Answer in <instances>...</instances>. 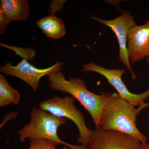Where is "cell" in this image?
<instances>
[{"instance_id": "obj_12", "label": "cell", "mask_w": 149, "mask_h": 149, "mask_svg": "<svg viewBox=\"0 0 149 149\" xmlns=\"http://www.w3.org/2000/svg\"><path fill=\"white\" fill-rule=\"evenodd\" d=\"M20 94L9 84L3 74H0V107L11 104H17L20 100Z\"/></svg>"}, {"instance_id": "obj_1", "label": "cell", "mask_w": 149, "mask_h": 149, "mask_svg": "<svg viewBox=\"0 0 149 149\" xmlns=\"http://www.w3.org/2000/svg\"><path fill=\"white\" fill-rule=\"evenodd\" d=\"M149 105V103H146L136 108L122 99L118 93H109L102 112L99 128L126 133L138 139L143 144L147 143L148 138L139 131L136 122L140 112Z\"/></svg>"}, {"instance_id": "obj_5", "label": "cell", "mask_w": 149, "mask_h": 149, "mask_svg": "<svg viewBox=\"0 0 149 149\" xmlns=\"http://www.w3.org/2000/svg\"><path fill=\"white\" fill-rule=\"evenodd\" d=\"M64 63L62 61H56L49 67L40 69L35 67L23 58L16 65L10 62L0 67V72L7 75L13 76L22 80L28 84L35 92L39 89V83L42 77L49 76L57 71L61 70Z\"/></svg>"}, {"instance_id": "obj_13", "label": "cell", "mask_w": 149, "mask_h": 149, "mask_svg": "<svg viewBox=\"0 0 149 149\" xmlns=\"http://www.w3.org/2000/svg\"><path fill=\"white\" fill-rule=\"evenodd\" d=\"M1 46L15 51L17 54L21 56L23 58H26L29 60H33L35 55V51L32 49L27 48L21 49V48L7 45L3 44H1Z\"/></svg>"}, {"instance_id": "obj_14", "label": "cell", "mask_w": 149, "mask_h": 149, "mask_svg": "<svg viewBox=\"0 0 149 149\" xmlns=\"http://www.w3.org/2000/svg\"><path fill=\"white\" fill-rule=\"evenodd\" d=\"M57 144L54 142L45 139H38L31 141L27 149H56Z\"/></svg>"}, {"instance_id": "obj_11", "label": "cell", "mask_w": 149, "mask_h": 149, "mask_svg": "<svg viewBox=\"0 0 149 149\" xmlns=\"http://www.w3.org/2000/svg\"><path fill=\"white\" fill-rule=\"evenodd\" d=\"M37 27L47 37L56 40L60 39L65 34L63 21L55 15H49L40 19L36 22Z\"/></svg>"}, {"instance_id": "obj_16", "label": "cell", "mask_w": 149, "mask_h": 149, "mask_svg": "<svg viewBox=\"0 0 149 149\" xmlns=\"http://www.w3.org/2000/svg\"><path fill=\"white\" fill-rule=\"evenodd\" d=\"M19 113V112L18 111H11L6 113L3 118L2 121L0 124V128L1 129L2 128L4 125L10 120L15 119Z\"/></svg>"}, {"instance_id": "obj_3", "label": "cell", "mask_w": 149, "mask_h": 149, "mask_svg": "<svg viewBox=\"0 0 149 149\" xmlns=\"http://www.w3.org/2000/svg\"><path fill=\"white\" fill-rule=\"evenodd\" d=\"M66 121L65 118L57 117L39 107H33L29 122L17 131L19 140L24 142L27 139L30 141L45 139L54 142L57 145L62 144L70 149H89L88 146L72 145L60 139L58 130Z\"/></svg>"}, {"instance_id": "obj_4", "label": "cell", "mask_w": 149, "mask_h": 149, "mask_svg": "<svg viewBox=\"0 0 149 149\" xmlns=\"http://www.w3.org/2000/svg\"><path fill=\"white\" fill-rule=\"evenodd\" d=\"M75 99L72 96H66L63 98L56 96L40 102L39 108L57 117L71 120L78 129L77 142L88 146L93 130H90L86 125L83 113L74 104Z\"/></svg>"}, {"instance_id": "obj_8", "label": "cell", "mask_w": 149, "mask_h": 149, "mask_svg": "<svg viewBox=\"0 0 149 149\" xmlns=\"http://www.w3.org/2000/svg\"><path fill=\"white\" fill-rule=\"evenodd\" d=\"M91 18L99 23L110 27L116 35L119 46V59L131 74V77L135 80L136 76L133 72L127 50V40L128 32L132 27L136 25L133 17L128 11L123 12L121 15L116 18L111 20H104L91 16Z\"/></svg>"}, {"instance_id": "obj_15", "label": "cell", "mask_w": 149, "mask_h": 149, "mask_svg": "<svg viewBox=\"0 0 149 149\" xmlns=\"http://www.w3.org/2000/svg\"><path fill=\"white\" fill-rule=\"evenodd\" d=\"M66 1H52L50 5L51 15H55L57 11L61 10L63 5Z\"/></svg>"}, {"instance_id": "obj_10", "label": "cell", "mask_w": 149, "mask_h": 149, "mask_svg": "<svg viewBox=\"0 0 149 149\" xmlns=\"http://www.w3.org/2000/svg\"><path fill=\"white\" fill-rule=\"evenodd\" d=\"M31 10L26 0H1L0 11L9 22L14 21H27Z\"/></svg>"}, {"instance_id": "obj_7", "label": "cell", "mask_w": 149, "mask_h": 149, "mask_svg": "<svg viewBox=\"0 0 149 149\" xmlns=\"http://www.w3.org/2000/svg\"><path fill=\"white\" fill-rule=\"evenodd\" d=\"M143 144L133 136L115 130H93L89 149H143Z\"/></svg>"}, {"instance_id": "obj_17", "label": "cell", "mask_w": 149, "mask_h": 149, "mask_svg": "<svg viewBox=\"0 0 149 149\" xmlns=\"http://www.w3.org/2000/svg\"><path fill=\"white\" fill-rule=\"evenodd\" d=\"M10 22L6 18L4 15L0 11V35H3L5 33Z\"/></svg>"}, {"instance_id": "obj_2", "label": "cell", "mask_w": 149, "mask_h": 149, "mask_svg": "<svg viewBox=\"0 0 149 149\" xmlns=\"http://www.w3.org/2000/svg\"><path fill=\"white\" fill-rule=\"evenodd\" d=\"M48 77L50 88L54 91L69 94L77 99L91 115L96 129H99L102 112L109 93L101 92L100 95L92 93L88 91L83 79L70 77L66 80L61 70Z\"/></svg>"}, {"instance_id": "obj_18", "label": "cell", "mask_w": 149, "mask_h": 149, "mask_svg": "<svg viewBox=\"0 0 149 149\" xmlns=\"http://www.w3.org/2000/svg\"><path fill=\"white\" fill-rule=\"evenodd\" d=\"M143 149H149V143L143 144Z\"/></svg>"}, {"instance_id": "obj_6", "label": "cell", "mask_w": 149, "mask_h": 149, "mask_svg": "<svg viewBox=\"0 0 149 149\" xmlns=\"http://www.w3.org/2000/svg\"><path fill=\"white\" fill-rule=\"evenodd\" d=\"M83 72L91 71L99 73L105 77L109 83L117 91L119 95L126 101L135 107L145 104V101L149 97V89L141 94H136L128 91L123 83L122 76L125 73V69H109L93 62L83 65Z\"/></svg>"}, {"instance_id": "obj_20", "label": "cell", "mask_w": 149, "mask_h": 149, "mask_svg": "<svg viewBox=\"0 0 149 149\" xmlns=\"http://www.w3.org/2000/svg\"><path fill=\"white\" fill-rule=\"evenodd\" d=\"M147 62L149 63V56L148 57H147Z\"/></svg>"}, {"instance_id": "obj_9", "label": "cell", "mask_w": 149, "mask_h": 149, "mask_svg": "<svg viewBox=\"0 0 149 149\" xmlns=\"http://www.w3.org/2000/svg\"><path fill=\"white\" fill-rule=\"evenodd\" d=\"M127 50L130 61L135 63L149 56V20L136 24L128 32Z\"/></svg>"}, {"instance_id": "obj_19", "label": "cell", "mask_w": 149, "mask_h": 149, "mask_svg": "<svg viewBox=\"0 0 149 149\" xmlns=\"http://www.w3.org/2000/svg\"><path fill=\"white\" fill-rule=\"evenodd\" d=\"M59 149H69V148H68V147H67L66 146H64L62 148H61Z\"/></svg>"}]
</instances>
